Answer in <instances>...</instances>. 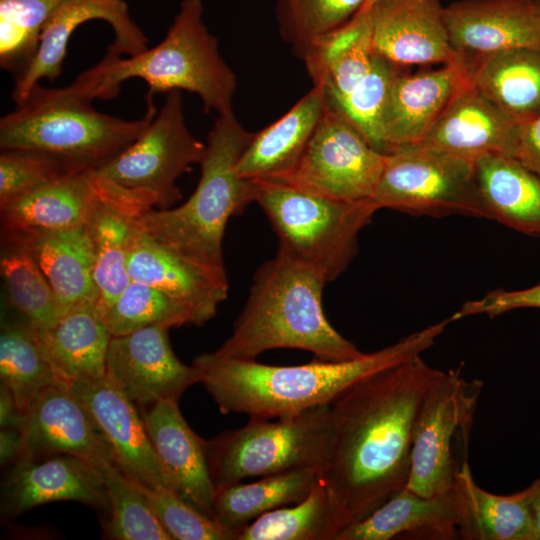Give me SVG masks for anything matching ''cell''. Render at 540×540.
I'll list each match as a JSON object with an SVG mask.
<instances>
[{"label":"cell","mask_w":540,"mask_h":540,"mask_svg":"<svg viewBox=\"0 0 540 540\" xmlns=\"http://www.w3.org/2000/svg\"><path fill=\"white\" fill-rule=\"evenodd\" d=\"M442 373L417 356L360 379L329 405L330 445L318 478L340 531L406 487L418 411Z\"/></svg>","instance_id":"6da1fadb"},{"label":"cell","mask_w":540,"mask_h":540,"mask_svg":"<svg viewBox=\"0 0 540 540\" xmlns=\"http://www.w3.org/2000/svg\"><path fill=\"white\" fill-rule=\"evenodd\" d=\"M453 322L448 317L375 352L344 361H313L292 366L222 358L212 352L193 365L201 384L223 414L279 418L330 405L347 388L377 371L421 356Z\"/></svg>","instance_id":"7a4b0ae2"},{"label":"cell","mask_w":540,"mask_h":540,"mask_svg":"<svg viewBox=\"0 0 540 540\" xmlns=\"http://www.w3.org/2000/svg\"><path fill=\"white\" fill-rule=\"evenodd\" d=\"M326 278L278 247L255 271L249 295L230 337L214 352L222 358L255 360L280 348L311 352L325 361H344L364 352L327 320L322 294Z\"/></svg>","instance_id":"3957f363"},{"label":"cell","mask_w":540,"mask_h":540,"mask_svg":"<svg viewBox=\"0 0 540 540\" xmlns=\"http://www.w3.org/2000/svg\"><path fill=\"white\" fill-rule=\"evenodd\" d=\"M202 0H182L161 42L122 58L107 50L93 67L75 81L93 99L110 100L122 82L141 79L147 86L146 102L158 93L188 91L199 96L206 111L232 110L236 76L222 58L217 38L203 21Z\"/></svg>","instance_id":"277c9868"},{"label":"cell","mask_w":540,"mask_h":540,"mask_svg":"<svg viewBox=\"0 0 540 540\" xmlns=\"http://www.w3.org/2000/svg\"><path fill=\"white\" fill-rule=\"evenodd\" d=\"M254 136L233 110L218 114L210 130L201 174L180 206L152 209L137 219L160 245L202 264L224 267L223 238L229 219L255 202L254 181L237 173V163Z\"/></svg>","instance_id":"5b68a950"},{"label":"cell","mask_w":540,"mask_h":540,"mask_svg":"<svg viewBox=\"0 0 540 540\" xmlns=\"http://www.w3.org/2000/svg\"><path fill=\"white\" fill-rule=\"evenodd\" d=\"M75 81L61 88L37 84L0 120V149H29L59 158L77 170L109 162L146 129L157 113L146 103L142 118L126 120L98 111Z\"/></svg>","instance_id":"8992f818"},{"label":"cell","mask_w":540,"mask_h":540,"mask_svg":"<svg viewBox=\"0 0 540 540\" xmlns=\"http://www.w3.org/2000/svg\"><path fill=\"white\" fill-rule=\"evenodd\" d=\"M205 150L186 125L181 91H170L142 134L92 170L98 198L131 219L171 208L182 198L177 180L200 164Z\"/></svg>","instance_id":"52a82bcc"},{"label":"cell","mask_w":540,"mask_h":540,"mask_svg":"<svg viewBox=\"0 0 540 540\" xmlns=\"http://www.w3.org/2000/svg\"><path fill=\"white\" fill-rule=\"evenodd\" d=\"M254 185L255 202L276 233L278 247L328 282L348 268L360 231L378 211L372 199L337 200L277 180H254Z\"/></svg>","instance_id":"ba28073f"},{"label":"cell","mask_w":540,"mask_h":540,"mask_svg":"<svg viewBox=\"0 0 540 540\" xmlns=\"http://www.w3.org/2000/svg\"><path fill=\"white\" fill-rule=\"evenodd\" d=\"M329 405L279 417H249L234 430L207 440L210 475L219 489L250 477L324 466L330 445Z\"/></svg>","instance_id":"9c48e42d"},{"label":"cell","mask_w":540,"mask_h":540,"mask_svg":"<svg viewBox=\"0 0 540 540\" xmlns=\"http://www.w3.org/2000/svg\"><path fill=\"white\" fill-rule=\"evenodd\" d=\"M482 383L450 369L426 394L413 431L411 466L406 488L424 497L453 489L457 473L468 462V443Z\"/></svg>","instance_id":"30bf717a"},{"label":"cell","mask_w":540,"mask_h":540,"mask_svg":"<svg viewBox=\"0 0 540 540\" xmlns=\"http://www.w3.org/2000/svg\"><path fill=\"white\" fill-rule=\"evenodd\" d=\"M372 198L378 210L413 215L488 218L475 179L474 161L423 145L386 154Z\"/></svg>","instance_id":"8fae6325"},{"label":"cell","mask_w":540,"mask_h":540,"mask_svg":"<svg viewBox=\"0 0 540 540\" xmlns=\"http://www.w3.org/2000/svg\"><path fill=\"white\" fill-rule=\"evenodd\" d=\"M386 154L373 148L341 114L327 107L299 162L277 180L343 201L372 199Z\"/></svg>","instance_id":"7c38bea8"},{"label":"cell","mask_w":540,"mask_h":540,"mask_svg":"<svg viewBox=\"0 0 540 540\" xmlns=\"http://www.w3.org/2000/svg\"><path fill=\"white\" fill-rule=\"evenodd\" d=\"M168 330L149 326L111 337L106 376L136 406L178 401L186 389L202 381L197 367L184 364L175 355Z\"/></svg>","instance_id":"4fadbf2b"},{"label":"cell","mask_w":540,"mask_h":540,"mask_svg":"<svg viewBox=\"0 0 540 540\" xmlns=\"http://www.w3.org/2000/svg\"><path fill=\"white\" fill-rule=\"evenodd\" d=\"M91 20H103L112 28L114 40L109 51L133 56L148 48V38L132 19L124 0H62L43 29L33 60L14 79L15 105L22 103L40 80L59 77L73 32Z\"/></svg>","instance_id":"5bb4252c"},{"label":"cell","mask_w":540,"mask_h":540,"mask_svg":"<svg viewBox=\"0 0 540 540\" xmlns=\"http://www.w3.org/2000/svg\"><path fill=\"white\" fill-rule=\"evenodd\" d=\"M77 501L107 517L109 499L102 474L88 459L58 454L25 460L8 467L0 493V512L6 520L51 502Z\"/></svg>","instance_id":"9a60e30c"},{"label":"cell","mask_w":540,"mask_h":540,"mask_svg":"<svg viewBox=\"0 0 540 540\" xmlns=\"http://www.w3.org/2000/svg\"><path fill=\"white\" fill-rule=\"evenodd\" d=\"M68 386L90 413L110 448L114 464L126 476L148 488H172L142 414L106 375Z\"/></svg>","instance_id":"2e32d148"},{"label":"cell","mask_w":540,"mask_h":540,"mask_svg":"<svg viewBox=\"0 0 540 540\" xmlns=\"http://www.w3.org/2000/svg\"><path fill=\"white\" fill-rule=\"evenodd\" d=\"M128 271L132 280L148 284L173 299L195 326L211 320L228 295L225 267L182 256L155 242L139 225L129 254Z\"/></svg>","instance_id":"e0dca14e"},{"label":"cell","mask_w":540,"mask_h":540,"mask_svg":"<svg viewBox=\"0 0 540 540\" xmlns=\"http://www.w3.org/2000/svg\"><path fill=\"white\" fill-rule=\"evenodd\" d=\"M362 10L370 13L373 52L398 67L461 57L450 43L440 0H381Z\"/></svg>","instance_id":"ac0fdd59"},{"label":"cell","mask_w":540,"mask_h":540,"mask_svg":"<svg viewBox=\"0 0 540 540\" xmlns=\"http://www.w3.org/2000/svg\"><path fill=\"white\" fill-rule=\"evenodd\" d=\"M22 448L17 462L72 454L92 463H112L110 448L90 413L67 384L57 382L32 402L20 427Z\"/></svg>","instance_id":"d6986e66"},{"label":"cell","mask_w":540,"mask_h":540,"mask_svg":"<svg viewBox=\"0 0 540 540\" xmlns=\"http://www.w3.org/2000/svg\"><path fill=\"white\" fill-rule=\"evenodd\" d=\"M468 80L463 57L438 69L393 78L381 115L384 153L420 144L449 101Z\"/></svg>","instance_id":"ffe728a7"},{"label":"cell","mask_w":540,"mask_h":540,"mask_svg":"<svg viewBox=\"0 0 540 540\" xmlns=\"http://www.w3.org/2000/svg\"><path fill=\"white\" fill-rule=\"evenodd\" d=\"M444 20L462 57L540 48V9L533 0H459L444 7Z\"/></svg>","instance_id":"44dd1931"},{"label":"cell","mask_w":540,"mask_h":540,"mask_svg":"<svg viewBox=\"0 0 540 540\" xmlns=\"http://www.w3.org/2000/svg\"><path fill=\"white\" fill-rule=\"evenodd\" d=\"M519 125L484 97L468 80L459 88L424 140L418 144L456 157H515Z\"/></svg>","instance_id":"7402d4cb"},{"label":"cell","mask_w":540,"mask_h":540,"mask_svg":"<svg viewBox=\"0 0 540 540\" xmlns=\"http://www.w3.org/2000/svg\"><path fill=\"white\" fill-rule=\"evenodd\" d=\"M142 417L172 489L199 511L214 518L216 489L207 460V440L188 425L178 401H159L144 410Z\"/></svg>","instance_id":"603a6c76"},{"label":"cell","mask_w":540,"mask_h":540,"mask_svg":"<svg viewBox=\"0 0 540 540\" xmlns=\"http://www.w3.org/2000/svg\"><path fill=\"white\" fill-rule=\"evenodd\" d=\"M460 506L452 490L432 497L406 487L363 520L341 530L335 540H389L400 535L451 540L460 536Z\"/></svg>","instance_id":"cb8c5ba5"},{"label":"cell","mask_w":540,"mask_h":540,"mask_svg":"<svg viewBox=\"0 0 540 540\" xmlns=\"http://www.w3.org/2000/svg\"><path fill=\"white\" fill-rule=\"evenodd\" d=\"M97 202L92 169L75 172L1 207V232H57L83 227Z\"/></svg>","instance_id":"d4e9b609"},{"label":"cell","mask_w":540,"mask_h":540,"mask_svg":"<svg viewBox=\"0 0 540 540\" xmlns=\"http://www.w3.org/2000/svg\"><path fill=\"white\" fill-rule=\"evenodd\" d=\"M325 110L319 86L307 92L291 109L254 136L236 170L248 180L278 179L299 162Z\"/></svg>","instance_id":"484cf974"},{"label":"cell","mask_w":540,"mask_h":540,"mask_svg":"<svg viewBox=\"0 0 540 540\" xmlns=\"http://www.w3.org/2000/svg\"><path fill=\"white\" fill-rule=\"evenodd\" d=\"M475 88L518 125L540 114V48L463 57Z\"/></svg>","instance_id":"4316f807"},{"label":"cell","mask_w":540,"mask_h":540,"mask_svg":"<svg viewBox=\"0 0 540 540\" xmlns=\"http://www.w3.org/2000/svg\"><path fill=\"white\" fill-rule=\"evenodd\" d=\"M39 337L57 380L64 384L106 375L111 334L100 319L95 303L69 309Z\"/></svg>","instance_id":"83f0119b"},{"label":"cell","mask_w":540,"mask_h":540,"mask_svg":"<svg viewBox=\"0 0 540 540\" xmlns=\"http://www.w3.org/2000/svg\"><path fill=\"white\" fill-rule=\"evenodd\" d=\"M315 86L332 106L345 97L370 71L375 53L368 10L316 41L302 56Z\"/></svg>","instance_id":"f1b7e54d"},{"label":"cell","mask_w":540,"mask_h":540,"mask_svg":"<svg viewBox=\"0 0 540 540\" xmlns=\"http://www.w3.org/2000/svg\"><path fill=\"white\" fill-rule=\"evenodd\" d=\"M474 168L488 219L540 237V177L509 155L482 156Z\"/></svg>","instance_id":"f546056e"},{"label":"cell","mask_w":540,"mask_h":540,"mask_svg":"<svg viewBox=\"0 0 540 540\" xmlns=\"http://www.w3.org/2000/svg\"><path fill=\"white\" fill-rule=\"evenodd\" d=\"M14 234L32 252L65 312L82 303L96 304L93 248L86 225L66 231Z\"/></svg>","instance_id":"4dcf8cb0"},{"label":"cell","mask_w":540,"mask_h":540,"mask_svg":"<svg viewBox=\"0 0 540 540\" xmlns=\"http://www.w3.org/2000/svg\"><path fill=\"white\" fill-rule=\"evenodd\" d=\"M454 489L461 538L539 540L526 489L505 496L485 491L474 481L468 462L457 473Z\"/></svg>","instance_id":"1f68e13d"},{"label":"cell","mask_w":540,"mask_h":540,"mask_svg":"<svg viewBox=\"0 0 540 540\" xmlns=\"http://www.w3.org/2000/svg\"><path fill=\"white\" fill-rule=\"evenodd\" d=\"M318 474L313 468L296 469L216 489L214 519L239 532L259 516L303 500L317 483Z\"/></svg>","instance_id":"d6a6232c"},{"label":"cell","mask_w":540,"mask_h":540,"mask_svg":"<svg viewBox=\"0 0 540 540\" xmlns=\"http://www.w3.org/2000/svg\"><path fill=\"white\" fill-rule=\"evenodd\" d=\"M0 273L8 304L37 329L66 313L32 252L17 234L1 232Z\"/></svg>","instance_id":"836d02e7"},{"label":"cell","mask_w":540,"mask_h":540,"mask_svg":"<svg viewBox=\"0 0 540 540\" xmlns=\"http://www.w3.org/2000/svg\"><path fill=\"white\" fill-rule=\"evenodd\" d=\"M0 379L14 396L23 416L44 389L59 382L43 349L38 329L22 315L2 319Z\"/></svg>","instance_id":"e575fe53"},{"label":"cell","mask_w":540,"mask_h":540,"mask_svg":"<svg viewBox=\"0 0 540 540\" xmlns=\"http://www.w3.org/2000/svg\"><path fill=\"white\" fill-rule=\"evenodd\" d=\"M86 228L93 248V279L98 294L95 307L102 309L132 280L128 260L138 223L137 219L118 213L98 198Z\"/></svg>","instance_id":"d590c367"},{"label":"cell","mask_w":540,"mask_h":540,"mask_svg":"<svg viewBox=\"0 0 540 540\" xmlns=\"http://www.w3.org/2000/svg\"><path fill=\"white\" fill-rule=\"evenodd\" d=\"M339 532L328 494L318 478L303 500L259 516L239 530L237 540H335Z\"/></svg>","instance_id":"8d00e7d4"},{"label":"cell","mask_w":540,"mask_h":540,"mask_svg":"<svg viewBox=\"0 0 540 540\" xmlns=\"http://www.w3.org/2000/svg\"><path fill=\"white\" fill-rule=\"evenodd\" d=\"M93 464L102 474L108 494L109 513L104 529L109 539H172L155 515L139 483L106 459L96 460Z\"/></svg>","instance_id":"74e56055"},{"label":"cell","mask_w":540,"mask_h":540,"mask_svg":"<svg viewBox=\"0 0 540 540\" xmlns=\"http://www.w3.org/2000/svg\"><path fill=\"white\" fill-rule=\"evenodd\" d=\"M96 311L111 336L126 335L149 326L170 329L191 325L187 312L173 299L135 280H131L111 304Z\"/></svg>","instance_id":"f35d334b"},{"label":"cell","mask_w":540,"mask_h":540,"mask_svg":"<svg viewBox=\"0 0 540 540\" xmlns=\"http://www.w3.org/2000/svg\"><path fill=\"white\" fill-rule=\"evenodd\" d=\"M62 0H0V66L19 77L33 60L43 29Z\"/></svg>","instance_id":"ab89813d"},{"label":"cell","mask_w":540,"mask_h":540,"mask_svg":"<svg viewBox=\"0 0 540 540\" xmlns=\"http://www.w3.org/2000/svg\"><path fill=\"white\" fill-rule=\"evenodd\" d=\"M367 0H278L283 37L302 56L316 41L349 22Z\"/></svg>","instance_id":"60d3db41"},{"label":"cell","mask_w":540,"mask_h":540,"mask_svg":"<svg viewBox=\"0 0 540 540\" xmlns=\"http://www.w3.org/2000/svg\"><path fill=\"white\" fill-rule=\"evenodd\" d=\"M398 71V66L375 54L367 75L340 101L327 106L345 117L373 148L382 153L381 115L389 87Z\"/></svg>","instance_id":"b9f144b4"},{"label":"cell","mask_w":540,"mask_h":540,"mask_svg":"<svg viewBox=\"0 0 540 540\" xmlns=\"http://www.w3.org/2000/svg\"><path fill=\"white\" fill-rule=\"evenodd\" d=\"M141 488L158 520L172 539L237 540L236 530L199 511L172 488L167 486L148 488L143 485Z\"/></svg>","instance_id":"7bdbcfd3"},{"label":"cell","mask_w":540,"mask_h":540,"mask_svg":"<svg viewBox=\"0 0 540 540\" xmlns=\"http://www.w3.org/2000/svg\"><path fill=\"white\" fill-rule=\"evenodd\" d=\"M47 153L29 149H1L0 208L30 191L79 172Z\"/></svg>","instance_id":"ee69618b"},{"label":"cell","mask_w":540,"mask_h":540,"mask_svg":"<svg viewBox=\"0 0 540 540\" xmlns=\"http://www.w3.org/2000/svg\"><path fill=\"white\" fill-rule=\"evenodd\" d=\"M521 308H540V284L521 290H495L483 297L465 302L451 315L454 321L472 315L495 317Z\"/></svg>","instance_id":"f6af8a7d"},{"label":"cell","mask_w":540,"mask_h":540,"mask_svg":"<svg viewBox=\"0 0 540 540\" xmlns=\"http://www.w3.org/2000/svg\"><path fill=\"white\" fill-rule=\"evenodd\" d=\"M515 157L540 177V114L519 125Z\"/></svg>","instance_id":"bcb514c9"},{"label":"cell","mask_w":540,"mask_h":540,"mask_svg":"<svg viewBox=\"0 0 540 540\" xmlns=\"http://www.w3.org/2000/svg\"><path fill=\"white\" fill-rule=\"evenodd\" d=\"M22 448V433L20 428L7 427L0 430V463L1 466H11L19 459Z\"/></svg>","instance_id":"7dc6e473"},{"label":"cell","mask_w":540,"mask_h":540,"mask_svg":"<svg viewBox=\"0 0 540 540\" xmlns=\"http://www.w3.org/2000/svg\"><path fill=\"white\" fill-rule=\"evenodd\" d=\"M23 419L14 396L5 385L0 384V427L20 428Z\"/></svg>","instance_id":"c3c4849f"},{"label":"cell","mask_w":540,"mask_h":540,"mask_svg":"<svg viewBox=\"0 0 540 540\" xmlns=\"http://www.w3.org/2000/svg\"><path fill=\"white\" fill-rule=\"evenodd\" d=\"M540 540V477L525 488Z\"/></svg>","instance_id":"681fc988"},{"label":"cell","mask_w":540,"mask_h":540,"mask_svg":"<svg viewBox=\"0 0 540 540\" xmlns=\"http://www.w3.org/2000/svg\"><path fill=\"white\" fill-rule=\"evenodd\" d=\"M378 1H381V0H367V2L365 3V5L363 6L362 9H366V8L370 7L372 4H374V3L378 2Z\"/></svg>","instance_id":"f907efd6"},{"label":"cell","mask_w":540,"mask_h":540,"mask_svg":"<svg viewBox=\"0 0 540 540\" xmlns=\"http://www.w3.org/2000/svg\"><path fill=\"white\" fill-rule=\"evenodd\" d=\"M533 1L536 3V5L538 6V8L540 9V0H533Z\"/></svg>","instance_id":"816d5d0a"}]
</instances>
